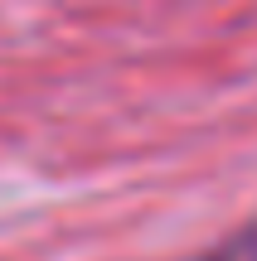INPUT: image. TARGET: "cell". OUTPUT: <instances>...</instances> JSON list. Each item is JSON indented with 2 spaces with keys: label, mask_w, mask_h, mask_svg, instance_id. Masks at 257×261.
Here are the masks:
<instances>
[]
</instances>
